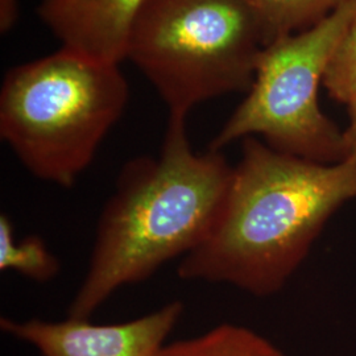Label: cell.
I'll list each match as a JSON object with an SVG mask.
<instances>
[{"instance_id": "11", "label": "cell", "mask_w": 356, "mask_h": 356, "mask_svg": "<svg viewBox=\"0 0 356 356\" xmlns=\"http://www.w3.org/2000/svg\"><path fill=\"white\" fill-rule=\"evenodd\" d=\"M323 86L331 99L342 104L356 95V17L331 56Z\"/></svg>"}, {"instance_id": "2", "label": "cell", "mask_w": 356, "mask_h": 356, "mask_svg": "<svg viewBox=\"0 0 356 356\" xmlns=\"http://www.w3.org/2000/svg\"><path fill=\"white\" fill-rule=\"evenodd\" d=\"M232 172L223 153L194 152L186 118L169 116L160 154L135 157L119 172L69 317L89 319L122 286L197 248L216 223Z\"/></svg>"}, {"instance_id": "7", "label": "cell", "mask_w": 356, "mask_h": 356, "mask_svg": "<svg viewBox=\"0 0 356 356\" xmlns=\"http://www.w3.org/2000/svg\"><path fill=\"white\" fill-rule=\"evenodd\" d=\"M147 0H42L38 17L63 48L120 65L134 24Z\"/></svg>"}, {"instance_id": "10", "label": "cell", "mask_w": 356, "mask_h": 356, "mask_svg": "<svg viewBox=\"0 0 356 356\" xmlns=\"http://www.w3.org/2000/svg\"><path fill=\"white\" fill-rule=\"evenodd\" d=\"M60 260L38 235L16 241L13 222L0 216V270H15L26 279L48 282L60 273Z\"/></svg>"}, {"instance_id": "1", "label": "cell", "mask_w": 356, "mask_h": 356, "mask_svg": "<svg viewBox=\"0 0 356 356\" xmlns=\"http://www.w3.org/2000/svg\"><path fill=\"white\" fill-rule=\"evenodd\" d=\"M242 141L216 223L177 275L268 297L286 285L331 216L356 200V161L321 164L254 136Z\"/></svg>"}, {"instance_id": "3", "label": "cell", "mask_w": 356, "mask_h": 356, "mask_svg": "<svg viewBox=\"0 0 356 356\" xmlns=\"http://www.w3.org/2000/svg\"><path fill=\"white\" fill-rule=\"evenodd\" d=\"M128 98L120 65L61 48L8 70L0 90V138L32 176L70 189Z\"/></svg>"}, {"instance_id": "5", "label": "cell", "mask_w": 356, "mask_h": 356, "mask_svg": "<svg viewBox=\"0 0 356 356\" xmlns=\"http://www.w3.org/2000/svg\"><path fill=\"white\" fill-rule=\"evenodd\" d=\"M355 17L356 0H347L318 24L266 45L247 97L209 149L222 152L234 141L260 136L277 152L321 164L343 161V129L321 110L318 91Z\"/></svg>"}, {"instance_id": "9", "label": "cell", "mask_w": 356, "mask_h": 356, "mask_svg": "<svg viewBox=\"0 0 356 356\" xmlns=\"http://www.w3.org/2000/svg\"><path fill=\"white\" fill-rule=\"evenodd\" d=\"M261 28L266 45L302 32L330 16L347 0H245Z\"/></svg>"}, {"instance_id": "8", "label": "cell", "mask_w": 356, "mask_h": 356, "mask_svg": "<svg viewBox=\"0 0 356 356\" xmlns=\"http://www.w3.org/2000/svg\"><path fill=\"white\" fill-rule=\"evenodd\" d=\"M159 356H286L256 331L225 323L204 335L165 344Z\"/></svg>"}, {"instance_id": "12", "label": "cell", "mask_w": 356, "mask_h": 356, "mask_svg": "<svg viewBox=\"0 0 356 356\" xmlns=\"http://www.w3.org/2000/svg\"><path fill=\"white\" fill-rule=\"evenodd\" d=\"M348 113V124L343 129L344 160L356 161V95L346 104Z\"/></svg>"}, {"instance_id": "6", "label": "cell", "mask_w": 356, "mask_h": 356, "mask_svg": "<svg viewBox=\"0 0 356 356\" xmlns=\"http://www.w3.org/2000/svg\"><path fill=\"white\" fill-rule=\"evenodd\" d=\"M184 305L173 301L148 316L116 325L89 319L61 322L0 319V329L36 347L42 356H159L177 325Z\"/></svg>"}, {"instance_id": "4", "label": "cell", "mask_w": 356, "mask_h": 356, "mask_svg": "<svg viewBox=\"0 0 356 356\" xmlns=\"http://www.w3.org/2000/svg\"><path fill=\"white\" fill-rule=\"evenodd\" d=\"M266 47L245 0H147L128 41L127 58L151 82L169 116L254 83Z\"/></svg>"}]
</instances>
